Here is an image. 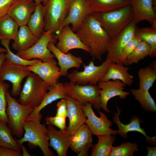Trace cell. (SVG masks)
<instances>
[{
    "label": "cell",
    "instance_id": "7dc6e473",
    "mask_svg": "<svg viewBox=\"0 0 156 156\" xmlns=\"http://www.w3.org/2000/svg\"><path fill=\"white\" fill-rule=\"evenodd\" d=\"M36 5L41 4L42 2V0H34Z\"/></svg>",
    "mask_w": 156,
    "mask_h": 156
},
{
    "label": "cell",
    "instance_id": "ffe728a7",
    "mask_svg": "<svg viewBox=\"0 0 156 156\" xmlns=\"http://www.w3.org/2000/svg\"><path fill=\"white\" fill-rule=\"evenodd\" d=\"M47 128L49 146L56 151L58 156H66L70 145L72 135L66 128L64 130H57L53 126L49 125Z\"/></svg>",
    "mask_w": 156,
    "mask_h": 156
},
{
    "label": "cell",
    "instance_id": "30bf717a",
    "mask_svg": "<svg viewBox=\"0 0 156 156\" xmlns=\"http://www.w3.org/2000/svg\"><path fill=\"white\" fill-rule=\"evenodd\" d=\"M31 72L26 66L13 64L5 59L0 69V80L11 82L12 85L11 95L18 96L22 90L23 79Z\"/></svg>",
    "mask_w": 156,
    "mask_h": 156
},
{
    "label": "cell",
    "instance_id": "f907efd6",
    "mask_svg": "<svg viewBox=\"0 0 156 156\" xmlns=\"http://www.w3.org/2000/svg\"><path fill=\"white\" fill-rule=\"evenodd\" d=\"M43 5L44 6L47 3L48 0H42Z\"/></svg>",
    "mask_w": 156,
    "mask_h": 156
},
{
    "label": "cell",
    "instance_id": "d6a6232c",
    "mask_svg": "<svg viewBox=\"0 0 156 156\" xmlns=\"http://www.w3.org/2000/svg\"><path fill=\"white\" fill-rule=\"evenodd\" d=\"M129 91L140 103L143 109L146 111L156 112V104L149 91L140 88L131 89Z\"/></svg>",
    "mask_w": 156,
    "mask_h": 156
},
{
    "label": "cell",
    "instance_id": "7c38bea8",
    "mask_svg": "<svg viewBox=\"0 0 156 156\" xmlns=\"http://www.w3.org/2000/svg\"><path fill=\"white\" fill-rule=\"evenodd\" d=\"M136 26L132 20L124 29L111 38L107 47V56L112 62L122 64L119 58L125 46L134 36Z\"/></svg>",
    "mask_w": 156,
    "mask_h": 156
},
{
    "label": "cell",
    "instance_id": "f546056e",
    "mask_svg": "<svg viewBox=\"0 0 156 156\" xmlns=\"http://www.w3.org/2000/svg\"><path fill=\"white\" fill-rule=\"evenodd\" d=\"M149 66L140 68L138 72L139 88L149 91L156 79V62Z\"/></svg>",
    "mask_w": 156,
    "mask_h": 156
},
{
    "label": "cell",
    "instance_id": "74e56055",
    "mask_svg": "<svg viewBox=\"0 0 156 156\" xmlns=\"http://www.w3.org/2000/svg\"><path fill=\"white\" fill-rule=\"evenodd\" d=\"M9 87V84L0 80V121L7 124L8 117L6 112L7 102L5 94Z\"/></svg>",
    "mask_w": 156,
    "mask_h": 156
},
{
    "label": "cell",
    "instance_id": "d590c367",
    "mask_svg": "<svg viewBox=\"0 0 156 156\" xmlns=\"http://www.w3.org/2000/svg\"><path fill=\"white\" fill-rule=\"evenodd\" d=\"M10 41L7 39L1 40V44L5 47L6 51L5 59L13 64L25 66L33 65L40 60L37 59L29 60L24 59L16 54L14 53L11 51L9 47Z\"/></svg>",
    "mask_w": 156,
    "mask_h": 156
},
{
    "label": "cell",
    "instance_id": "5bb4252c",
    "mask_svg": "<svg viewBox=\"0 0 156 156\" xmlns=\"http://www.w3.org/2000/svg\"><path fill=\"white\" fill-rule=\"evenodd\" d=\"M97 85L100 89L101 108L107 113L111 112L107 107V103L110 99L118 96L123 99L131 94L130 92L124 91L126 85L119 80L103 81L98 83Z\"/></svg>",
    "mask_w": 156,
    "mask_h": 156
},
{
    "label": "cell",
    "instance_id": "9c48e42d",
    "mask_svg": "<svg viewBox=\"0 0 156 156\" xmlns=\"http://www.w3.org/2000/svg\"><path fill=\"white\" fill-rule=\"evenodd\" d=\"M51 42L55 44L57 43L56 35L50 31H44L33 46L25 51L17 52L16 54L26 60L37 59L42 62L47 61L55 57L48 48V44Z\"/></svg>",
    "mask_w": 156,
    "mask_h": 156
},
{
    "label": "cell",
    "instance_id": "1f68e13d",
    "mask_svg": "<svg viewBox=\"0 0 156 156\" xmlns=\"http://www.w3.org/2000/svg\"><path fill=\"white\" fill-rule=\"evenodd\" d=\"M134 34L145 41L150 46L149 56H156V29L152 27L139 28L136 26Z\"/></svg>",
    "mask_w": 156,
    "mask_h": 156
},
{
    "label": "cell",
    "instance_id": "4316f807",
    "mask_svg": "<svg viewBox=\"0 0 156 156\" xmlns=\"http://www.w3.org/2000/svg\"><path fill=\"white\" fill-rule=\"evenodd\" d=\"M45 12V6L41 3L36 5L31 14L27 26L33 34L38 39L44 31V19Z\"/></svg>",
    "mask_w": 156,
    "mask_h": 156
},
{
    "label": "cell",
    "instance_id": "4fadbf2b",
    "mask_svg": "<svg viewBox=\"0 0 156 156\" xmlns=\"http://www.w3.org/2000/svg\"><path fill=\"white\" fill-rule=\"evenodd\" d=\"M94 12L87 0H72L61 29L65 26L71 24L72 29L76 32L86 18Z\"/></svg>",
    "mask_w": 156,
    "mask_h": 156
},
{
    "label": "cell",
    "instance_id": "44dd1931",
    "mask_svg": "<svg viewBox=\"0 0 156 156\" xmlns=\"http://www.w3.org/2000/svg\"><path fill=\"white\" fill-rule=\"evenodd\" d=\"M117 113H115L113 118L114 122L118 127V134L125 139H128L127 134L129 131H136L141 133L146 138V141L151 145H156V136L150 137L147 136L144 129L141 128L140 123L142 122L141 119L138 116L132 115L130 122L127 124L122 123L119 119L121 110L117 106Z\"/></svg>",
    "mask_w": 156,
    "mask_h": 156
},
{
    "label": "cell",
    "instance_id": "4dcf8cb0",
    "mask_svg": "<svg viewBox=\"0 0 156 156\" xmlns=\"http://www.w3.org/2000/svg\"><path fill=\"white\" fill-rule=\"evenodd\" d=\"M19 26L8 14L0 17V39L14 40Z\"/></svg>",
    "mask_w": 156,
    "mask_h": 156
},
{
    "label": "cell",
    "instance_id": "603a6c76",
    "mask_svg": "<svg viewBox=\"0 0 156 156\" xmlns=\"http://www.w3.org/2000/svg\"><path fill=\"white\" fill-rule=\"evenodd\" d=\"M133 17L137 24L146 21L152 24L156 22V11L153 7V0H130Z\"/></svg>",
    "mask_w": 156,
    "mask_h": 156
},
{
    "label": "cell",
    "instance_id": "c3c4849f",
    "mask_svg": "<svg viewBox=\"0 0 156 156\" xmlns=\"http://www.w3.org/2000/svg\"><path fill=\"white\" fill-rule=\"evenodd\" d=\"M153 7L154 10H156V0H153Z\"/></svg>",
    "mask_w": 156,
    "mask_h": 156
},
{
    "label": "cell",
    "instance_id": "ab89813d",
    "mask_svg": "<svg viewBox=\"0 0 156 156\" xmlns=\"http://www.w3.org/2000/svg\"><path fill=\"white\" fill-rule=\"evenodd\" d=\"M66 117L58 116H47L45 118V121L47 124L58 127L60 130H64L66 128Z\"/></svg>",
    "mask_w": 156,
    "mask_h": 156
},
{
    "label": "cell",
    "instance_id": "83f0119b",
    "mask_svg": "<svg viewBox=\"0 0 156 156\" xmlns=\"http://www.w3.org/2000/svg\"><path fill=\"white\" fill-rule=\"evenodd\" d=\"M111 134L97 136L98 142L93 145L90 156H109L116 137Z\"/></svg>",
    "mask_w": 156,
    "mask_h": 156
},
{
    "label": "cell",
    "instance_id": "3957f363",
    "mask_svg": "<svg viewBox=\"0 0 156 156\" xmlns=\"http://www.w3.org/2000/svg\"><path fill=\"white\" fill-rule=\"evenodd\" d=\"M92 15L111 38L128 25L133 17L130 4L108 12H94Z\"/></svg>",
    "mask_w": 156,
    "mask_h": 156
},
{
    "label": "cell",
    "instance_id": "7bdbcfd3",
    "mask_svg": "<svg viewBox=\"0 0 156 156\" xmlns=\"http://www.w3.org/2000/svg\"><path fill=\"white\" fill-rule=\"evenodd\" d=\"M14 0H0V17L7 14Z\"/></svg>",
    "mask_w": 156,
    "mask_h": 156
},
{
    "label": "cell",
    "instance_id": "277c9868",
    "mask_svg": "<svg viewBox=\"0 0 156 156\" xmlns=\"http://www.w3.org/2000/svg\"><path fill=\"white\" fill-rule=\"evenodd\" d=\"M49 86L38 75L31 72L27 77L19 95L18 102L34 109L42 102Z\"/></svg>",
    "mask_w": 156,
    "mask_h": 156
},
{
    "label": "cell",
    "instance_id": "cb8c5ba5",
    "mask_svg": "<svg viewBox=\"0 0 156 156\" xmlns=\"http://www.w3.org/2000/svg\"><path fill=\"white\" fill-rule=\"evenodd\" d=\"M63 84L64 83L58 82L54 85L49 86V91L45 94L40 104L34 109L28 116L26 120L36 117L42 109L55 101L60 99H65L67 95L65 92Z\"/></svg>",
    "mask_w": 156,
    "mask_h": 156
},
{
    "label": "cell",
    "instance_id": "e575fe53",
    "mask_svg": "<svg viewBox=\"0 0 156 156\" xmlns=\"http://www.w3.org/2000/svg\"><path fill=\"white\" fill-rule=\"evenodd\" d=\"M150 49V45L146 42L142 40L128 57L127 60V65L137 64L149 56Z\"/></svg>",
    "mask_w": 156,
    "mask_h": 156
},
{
    "label": "cell",
    "instance_id": "60d3db41",
    "mask_svg": "<svg viewBox=\"0 0 156 156\" xmlns=\"http://www.w3.org/2000/svg\"><path fill=\"white\" fill-rule=\"evenodd\" d=\"M56 116L67 117V103L65 99H61L57 104Z\"/></svg>",
    "mask_w": 156,
    "mask_h": 156
},
{
    "label": "cell",
    "instance_id": "f6af8a7d",
    "mask_svg": "<svg viewBox=\"0 0 156 156\" xmlns=\"http://www.w3.org/2000/svg\"><path fill=\"white\" fill-rule=\"evenodd\" d=\"M21 150L22 151V156H31L27 151L26 148L23 144L20 145Z\"/></svg>",
    "mask_w": 156,
    "mask_h": 156
},
{
    "label": "cell",
    "instance_id": "816d5d0a",
    "mask_svg": "<svg viewBox=\"0 0 156 156\" xmlns=\"http://www.w3.org/2000/svg\"><path fill=\"white\" fill-rule=\"evenodd\" d=\"M1 52H2V50L0 48V53Z\"/></svg>",
    "mask_w": 156,
    "mask_h": 156
},
{
    "label": "cell",
    "instance_id": "8fae6325",
    "mask_svg": "<svg viewBox=\"0 0 156 156\" xmlns=\"http://www.w3.org/2000/svg\"><path fill=\"white\" fill-rule=\"evenodd\" d=\"M83 107L86 117L85 123L88 125L93 134L96 136L105 134L115 136L118 134V130L110 128L112 122L108 119L107 116L104 112L98 111L100 116L99 117L95 114L91 103H87L83 105Z\"/></svg>",
    "mask_w": 156,
    "mask_h": 156
},
{
    "label": "cell",
    "instance_id": "ba28073f",
    "mask_svg": "<svg viewBox=\"0 0 156 156\" xmlns=\"http://www.w3.org/2000/svg\"><path fill=\"white\" fill-rule=\"evenodd\" d=\"M63 86L67 95L83 105L89 103L96 109L101 110L100 89L97 84L81 85L70 82L64 83Z\"/></svg>",
    "mask_w": 156,
    "mask_h": 156
},
{
    "label": "cell",
    "instance_id": "6da1fadb",
    "mask_svg": "<svg viewBox=\"0 0 156 156\" xmlns=\"http://www.w3.org/2000/svg\"><path fill=\"white\" fill-rule=\"evenodd\" d=\"M76 32L82 42L90 48V55L102 60L111 38L92 14L86 18Z\"/></svg>",
    "mask_w": 156,
    "mask_h": 156
},
{
    "label": "cell",
    "instance_id": "681fc988",
    "mask_svg": "<svg viewBox=\"0 0 156 156\" xmlns=\"http://www.w3.org/2000/svg\"><path fill=\"white\" fill-rule=\"evenodd\" d=\"M151 26L152 27L155 29H156V22H155L154 23L152 24H151Z\"/></svg>",
    "mask_w": 156,
    "mask_h": 156
},
{
    "label": "cell",
    "instance_id": "e0dca14e",
    "mask_svg": "<svg viewBox=\"0 0 156 156\" xmlns=\"http://www.w3.org/2000/svg\"><path fill=\"white\" fill-rule=\"evenodd\" d=\"M65 99L67 103V117L69 120L68 125L66 129L72 135L85 123L86 117L83 104L67 95Z\"/></svg>",
    "mask_w": 156,
    "mask_h": 156
},
{
    "label": "cell",
    "instance_id": "8992f818",
    "mask_svg": "<svg viewBox=\"0 0 156 156\" xmlns=\"http://www.w3.org/2000/svg\"><path fill=\"white\" fill-rule=\"evenodd\" d=\"M72 0H48L45 5L44 30L56 35L60 32Z\"/></svg>",
    "mask_w": 156,
    "mask_h": 156
},
{
    "label": "cell",
    "instance_id": "b9f144b4",
    "mask_svg": "<svg viewBox=\"0 0 156 156\" xmlns=\"http://www.w3.org/2000/svg\"><path fill=\"white\" fill-rule=\"evenodd\" d=\"M0 156H22V153L21 151L0 146Z\"/></svg>",
    "mask_w": 156,
    "mask_h": 156
},
{
    "label": "cell",
    "instance_id": "ee69618b",
    "mask_svg": "<svg viewBox=\"0 0 156 156\" xmlns=\"http://www.w3.org/2000/svg\"><path fill=\"white\" fill-rule=\"evenodd\" d=\"M148 154L147 156H155L156 155V147L146 146Z\"/></svg>",
    "mask_w": 156,
    "mask_h": 156
},
{
    "label": "cell",
    "instance_id": "484cf974",
    "mask_svg": "<svg viewBox=\"0 0 156 156\" xmlns=\"http://www.w3.org/2000/svg\"><path fill=\"white\" fill-rule=\"evenodd\" d=\"M38 39L27 25L21 26L14 40L12 47L17 52L25 51L33 46Z\"/></svg>",
    "mask_w": 156,
    "mask_h": 156
},
{
    "label": "cell",
    "instance_id": "2e32d148",
    "mask_svg": "<svg viewBox=\"0 0 156 156\" xmlns=\"http://www.w3.org/2000/svg\"><path fill=\"white\" fill-rule=\"evenodd\" d=\"M69 25L62 27L56 35L58 42L55 45L61 52L67 53L73 49H79L89 53V47L84 44Z\"/></svg>",
    "mask_w": 156,
    "mask_h": 156
},
{
    "label": "cell",
    "instance_id": "d6986e66",
    "mask_svg": "<svg viewBox=\"0 0 156 156\" xmlns=\"http://www.w3.org/2000/svg\"><path fill=\"white\" fill-rule=\"evenodd\" d=\"M92 134L88 125L83 124L72 135L70 148L78 156H88L89 149L93 145Z\"/></svg>",
    "mask_w": 156,
    "mask_h": 156
},
{
    "label": "cell",
    "instance_id": "f1b7e54d",
    "mask_svg": "<svg viewBox=\"0 0 156 156\" xmlns=\"http://www.w3.org/2000/svg\"><path fill=\"white\" fill-rule=\"evenodd\" d=\"M94 12L112 11L130 4V0H87Z\"/></svg>",
    "mask_w": 156,
    "mask_h": 156
},
{
    "label": "cell",
    "instance_id": "7a4b0ae2",
    "mask_svg": "<svg viewBox=\"0 0 156 156\" xmlns=\"http://www.w3.org/2000/svg\"><path fill=\"white\" fill-rule=\"evenodd\" d=\"M42 116L40 113L36 117L27 120L23 127V136L16 140L20 145L27 142L31 144L39 146L44 156H54V154L49 148L47 128L44 124L41 123Z\"/></svg>",
    "mask_w": 156,
    "mask_h": 156
},
{
    "label": "cell",
    "instance_id": "8d00e7d4",
    "mask_svg": "<svg viewBox=\"0 0 156 156\" xmlns=\"http://www.w3.org/2000/svg\"><path fill=\"white\" fill-rule=\"evenodd\" d=\"M136 151H138L137 143L128 142L118 146H113L109 156H133Z\"/></svg>",
    "mask_w": 156,
    "mask_h": 156
},
{
    "label": "cell",
    "instance_id": "52a82bcc",
    "mask_svg": "<svg viewBox=\"0 0 156 156\" xmlns=\"http://www.w3.org/2000/svg\"><path fill=\"white\" fill-rule=\"evenodd\" d=\"M112 62L107 56L104 61L100 65L95 66L93 60L86 65L83 63V70H77L68 74L66 76L72 83L81 85H94L101 81Z\"/></svg>",
    "mask_w": 156,
    "mask_h": 156
},
{
    "label": "cell",
    "instance_id": "9a60e30c",
    "mask_svg": "<svg viewBox=\"0 0 156 156\" xmlns=\"http://www.w3.org/2000/svg\"><path fill=\"white\" fill-rule=\"evenodd\" d=\"M26 67L49 86L57 83L61 76L57 63L54 58L45 62L40 60L33 65Z\"/></svg>",
    "mask_w": 156,
    "mask_h": 156
},
{
    "label": "cell",
    "instance_id": "f5cc1de1",
    "mask_svg": "<svg viewBox=\"0 0 156 156\" xmlns=\"http://www.w3.org/2000/svg\"><path fill=\"white\" fill-rule=\"evenodd\" d=\"M1 41V40L0 39V42Z\"/></svg>",
    "mask_w": 156,
    "mask_h": 156
},
{
    "label": "cell",
    "instance_id": "bcb514c9",
    "mask_svg": "<svg viewBox=\"0 0 156 156\" xmlns=\"http://www.w3.org/2000/svg\"><path fill=\"white\" fill-rule=\"evenodd\" d=\"M4 52L0 53V69L5 59V54Z\"/></svg>",
    "mask_w": 156,
    "mask_h": 156
},
{
    "label": "cell",
    "instance_id": "7402d4cb",
    "mask_svg": "<svg viewBox=\"0 0 156 156\" xmlns=\"http://www.w3.org/2000/svg\"><path fill=\"white\" fill-rule=\"evenodd\" d=\"M48 48L57 59L61 76H66L68 70L71 68H79L83 63L80 56H77L72 53H64L58 49L53 42H49Z\"/></svg>",
    "mask_w": 156,
    "mask_h": 156
},
{
    "label": "cell",
    "instance_id": "5b68a950",
    "mask_svg": "<svg viewBox=\"0 0 156 156\" xmlns=\"http://www.w3.org/2000/svg\"><path fill=\"white\" fill-rule=\"evenodd\" d=\"M8 105L6 112L8 117V126L12 135L21 138L24 133V123L29 115L34 109L21 104L12 98L9 91L5 94Z\"/></svg>",
    "mask_w": 156,
    "mask_h": 156
},
{
    "label": "cell",
    "instance_id": "ac0fdd59",
    "mask_svg": "<svg viewBox=\"0 0 156 156\" xmlns=\"http://www.w3.org/2000/svg\"><path fill=\"white\" fill-rule=\"evenodd\" d=\"M36 6L33 0H14L7 14L15 21L19 27L27 25Z\"/></svg>",
    "mask_w": 156,
    "mask_h": 156
},
{
    "label": "cell",
    "instance_id": "836d02e7",
    "mask_svg": "<svg viewBox=\"0 0 156 156\" xmlns=\"http://www.w3.org/2000/svg\"><path fill=\"white\" fill-rule=\"evenodd\" d=\"M0 146L21 151V146L12 137L11 130L6 124L0 121Z\"/></svg>",
    "mask_w": 156,
    "mask_h": 156
},
{
    "label": "cell",
    "instance_id": "d4e9b609",
    "mask_svg": "<svg viewBox=\"0 0 156 156\" xmlns=\"http://www.w3.org/2000/svg\"><path fill=\"white\" fill-rule=\"evenodd\" d=\"M129 69L124 64L112 62L102 81L118 80L126 85L131 86L133 82L134 77L128 72Z\"/></svg>",
    "mask_w": 156,
    "mask_h": 156
},
{
    "label": "cell",
    "instance_id": "f35d334b",
    "mask_svg": "<svg viewBox=\"0 0 156 156\" xmlns=\"http://www.w3.org/2000/svg\"><path fill=\"white\" fill-rule=\"evenodd\" d=\"M142 40L140 37L134 34L122 50L119 58V60L121 64L127 66V60L128 57L132 53Z\"/></svg>",
    "mask_w": 156,
    "mask_h": 156
}]
</instances>
